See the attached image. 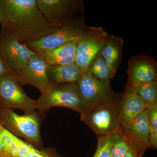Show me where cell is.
Listing matches in <instances>:
<instances>
[{
	"label": "cell",
	"mask_w": 157,
	"mask_h": 157,
	"mask_svg": "<svg viewBox=\"0 0 157 157\" xmlns=\"http://www.w3.org/2000/svg\"><path fill=\"white\" fill-rule=\"evenodd\" d=\"M0 33L25 44L38 41L59 28L50 25L36 0H0Z\"/></svg>",
	"instance_id": "6da1fadb"
},
{
	"label": "cell",
	"mask_w": 157,
	"mask_h": 157,
	"mask_svg": "<svg viewBox=\"0 0 157 157\" xmlns=\"http://www.w3.org/2000/svg\"><path fill=\"white\" fill-rule=\"evenodd\" d=\"M45 113L38 111L32 114L19 115L14 109L0 105V124L15 136L38 148L43 147L40 127Z\"/></svg>",
	"instance_id": "7a4b0ae2"
},
{
	"label": "cell",
	"mask_w": 157,
	"mask_h": 157,
	"mask_svg": "<svg viewBox=\"0 0 157 157\" xmlns=\"http://www.w3.org/2000/svg\"><path fill=\"white\" fill-rule=\"evenodd\" d=\"M122 95L80 114L82 121L97 135L113 134L119 127L122 104Z\"/></svg>",
	"instance_id": "3957f363"
},
{
	"label": "cell",
	"mask_w": 157,
	"mask_h": 157,
	"mask_svg": "<svg viewBox=\"0 0 157 157\" xmlns=\"http://www.w3.org/2000/svg\"><path fill=\"white\" fill-rule=\"evenodd\" d=\"M37 111L45 113L53 107L73 109L81 114L80 99L77 83H51L47 90L41 93L36 100Z\"/></svg>",
	"instance_id": "277c9868"
},
{
	"label": "cell",
	"mask_w": 157,
	"mask_h": 157,
	"mask_svg": "<svg viewBox=\"0 0 157 157\" xmlns=\"http://www.w3.org/2000/svg\"><path fill=\"white\" fill-rule=\"evenodd\" d=\"M77 86L82 110L81 114L111 101L120 94L113 90L110 81H100L93 77L89 71L82 74Z\"/></svg>",
	"instance_id": "5b68a950"
},
{
	"label": "cell",
	"mask_w": 157,
	"mask_h": 157,
	"mask_svg": "<svg viewBox=\"0 0 157 157\" xmlns=\"http://www.w3.org/2000/svg\"><path fill=\"white\" fill-rule=\"evenodd\" d=\"M47 22L60 28L80 16L84 11L82 0H36Z\"/></svg>",
	"instance_id": "8992f818"
},
{
	"label": "cell",
	"mask_w": 157,
	"mask_h": 157,
	"mask_svg": "<svg viewBox=\"0 0 157 157\" xmlns=\"http://www.w3.org/2000/svg\"><path fill=\"white\" fill-rule=\"evenodd\" d=\"M87 26L85 17L81 15L52 33L25 45L32 51L37 53L53 49L68 42H77Z\"/></svg>",
	"instance_id": "52a82bcc"
},
{
	"label": "cell",
	"mask_w": 157,
	"mask_h": 157,
	"mask_svg": "<svg viewBox=\"0 0 157 157\" xmlns=\"http://www.w3.org/2000/svg\"><path fill=\"white\" fill-rule=\"evenodd\" d=\"M0 157H63L54 147L38 148L14 136L0 124Z\"/></svg>",
	"instance_id": "ba28073f"
},
{
	"label": "cell",
	"mask_w": 157,
	"mask_h": 157,
	"mask_svg": "<svg viewBox=\"0 0 157 157\" xmlns=\"http://www.w3.org/2000/svg\"><path fill=\"white\" fill-rule=\"evenodd\" d=\"M0 105L9 109H21L25 114L37 111L36 100L25 94L11 74L0 76Z\"/></svg>",
	"instance_id": "9c48e42d"
},
{
	"label": "cell",
	"mask_w": 157,
	"mask_h": 157,
	"mask_svg": "<svg viewBox=\"0 0 157 157\" xmlns=\"http://www.w3.org/2000/svg\"><path fill=\"white\" fill-rule=\"evenodd\" d=\"M108 33L101 27L87 26L77 42L75 63L82 73L88 71L90 64L100 51Z\"/></svg>",
	"instance_id": "30bf717a"
},
{
	"label": "cell",
	"mask_w": 157,
	"mask_h": 157,
	"mask_svg": "<svg viewBox=\"0 0 157 157\" xmlns=\"http://www.w3.org/2000/svg\"><path fill=\"white\" fill-rule=\"evenodd\" d=\"M35 53L25 44L0 33V55L11 73L24 67Z\"/></svg>",
	"instance_id": "8fae6325"
},
{
	"label": "cell",
	"mask_w": 157,
	"mask_h": 157,
	"mask_svg": "<svg viewBox=\"0 0 157 157\" xmlns=\"http://www.w3.org/2000/svg\"><path fill=\"white\" fill-rule=\"evenodd\" d=\"M47 67L45 61L36 53L24 67L11 74L21 86L31 85L42 93L48 90L50 85L46 73Z\"/></svg>",
	"instance_id": "7c38bea8"
},
{
	"label": "cell",
	"mask_w": 157,
	"mask_h": 157,
	"mask_svg": "<svg viewBox=\"0 0 157 157\" xmlns=\"http://www.w3.org/2000/svg\"><path fill=\"white\" fill-rule=\"evenodd\" d=\"M127 84L137 86L147 82H157V63L151 56L140 55L129 60Z\"/></svg>",
	"instance_id": "4fadbf2b"
},
{
	"label": "cell",
	"mask_w": 157,
	"mask_h": 157,
	"mask_svg": "<svg viewBox=\"0 0 157 157\" xmlns=\"http://www.w3.org/2000/svg\"><path fill=\"white\" fill-rule=\"evenodd\" d=\"M121 127L124 135L128 139L131 145L136 149L140 157L143 156L147 150L152 147L151 132L146 110L126 125Z\"/></svg>",
	"instance_id": "5bb4252c"
},
{
	"label": "cell",
	"mask_w": 157,
	"mask_h": 157,
	"mask_svg": "<svg viewBox=\"0 0 157 157\" xmlns=\"http://www.w3.org/2000/svg\"><path fill=\"white\" fill-rule=\"evenodd\" d=\"M147 109L137 94L136 87L127 84L122 95V104L119 116V124L124 127Z\"/></svg>",
	"instance_id": "9a60e30c"
},
{
	"label": "cell",
	"mask_w": 157,
	"mask_h": 157,
	"mask_svg": "<svg viewBox=\"0 0 157 157\" xmlns=\"http://www.w3.org/2000/svg\"><path fill=\"white\" fill-rule=\"evenodd\" d=\"M77 42H71L56 48L37 53L48 65L74 63L76 59Z\"/></svg>",
	"instance_id": "2e32d148"
},
{
	"label": "cell",
	"mask_w": 157,
	"mask_h": 157,
	"mask_svg": "<svg viewBox=\"0 0 157 157\" xmlns=\"http://www.w3.org/2000/svg\"><path fill=\"white\" fill-rule=\"evenodd\" d=\"M46 73L49 82L56 84L77 83L82 74L75 63L63 65H47Z\"/></svg>",
	"instance_id": "e0dca14e"
},
{
	"label": "cell",
	"mask_w": 157,
	"mask_h": 157,
	"mask_svg": "<svg viewBox=\"0 0 157 157\" xmlns=\"http://www.w3.org/2000/svg\"><path fill=\"white\" fill-rule=\"evenodd\" d=\"M124 44L121 37L109 35L100 51L101 55L116 72L121 64Z\"/></svg>",
	"instance_id": "ac0fdd59"
},
{
	"label": "cell",
	"mask_w": 157,
	"mask_h": 157,
	"mask_svg": "<svg viewBox=\"0 0 157 157\" xmlns=\"http://www.w3.org/2000/svg\"><path fill=\"white\" fill-rule=\"evenodd\" d=\"M88 71L93 77L102 82L110 81L116 72L99 53L90 64Z\"/></svg>",
	"instance_id": "d6986e66"
},
{
	"label": "cell",
	"mask_w": 157,
	"mask_h": 157,
	"mask_svg": "<svg viewBox=\"0 0 157 157\" xmlns=\"http://www.w3.org/2000/svg\"><path fill=\"white\" fill-rule=\"evenodd\" d=\"M136 87L147 108L157 105V82L144 83Z\"/></svg>",
	"instance_id": "ffe728a7"
},
{
	"label": "cell",
	"mask_w": 157,
	"mask_h": 157,
	"mask_svg": "<svg viewBox=\"0 0 157 157\" xmlns=\"http://www.w3.org/2000/svg\"><path fill=\"white\" fill-rule=\"evenodd\" d=\"M131 144L119 126L114 133L111 148L112 157H123L131 147Z\"/></svg>",
	"instance_id": "44dd1931"
},
{
	"label": "cell",
	"mask_w": 157,
	"mask_h": 157,
	"mask_svg": "<svg viewBox=\"0 0 157 157\" xmlns=\"http://www.w3.org/2000/svg\"><path fill=\"white\" fill-rule=\"evenodd\" d=\"M114 133L108 135H97L98 145L93 157H112L111 148Z\"/></svg>",
	"instance_id": "7402d4cb"
},
{
	"label": "cell",
	"mask_w": 157,
	"mask_h": 157,
	"mask_svg": "<svg viewBox=\"0 0 157 157\" xmlns=\"http://www.w3.org/2000/svg\"><path fill=\"white\" fill-rule=\"evenodd\" d=\"M147 120L150 128L151 144L152 147L157 148V105L146 109Z\"/></svg>",
	"instance_id": "603a6c76"
},
{
	"label": "cell",
	"mask_w": 157,
	"mask_h": 157,
	"mask_svg": "<svg viewBox=\"0 0 157 157\" xmlns=\"http://www.w3.org/2000/svg\"><path fill=\"white\" fill-rule=\"evenodd\" d=\"M123 157H141L136 149L131 145V147L128 150L125 154Z\"/></svg>",
	"instance_id": "cb8c5ba5"
},
{
	"label": "cell",
	"mask_w": 157,
	"mask_h": 157,
	"mask_svg": "<svg viewBox=\"0 0 157 157\" xmlns=\"http://www.w3.org/2000/svg\"><path fill=\"white\" fill-rule=\"evenodd\" d=\"M8 74H11V73L6 67L2 58L0 55V76Z\"/></svg>",
	"instance_id": "d4e9b609"
}]
</instances>
